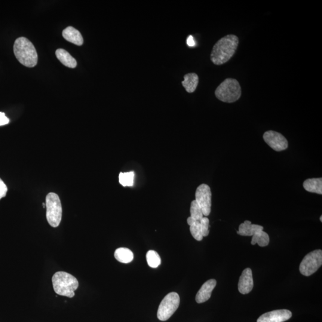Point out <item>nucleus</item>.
I'll list each match as a JSON object with an SVG mask.
<instances>
[{
	"instance_id": "obj_1",
	"label": "nucleus",
	"mask_w": 322,
	"mask_h": 322,
	"mask_svg": "<svg viewBox=\"0 0 322 322\" xmlns=\"http://www.w3.org/2000/svg\"><path fill=\"white\" fill-rule=\"evenodd\" d=\"M239 45L237 36L230 34L224 36L214 44L211 54V60L216 65L228 62L235 53Z\"/></svg>"
},
{
	"instance_id": "obj_2",
	"label": "nucleus",
	"mask_w": 322,
	"mask_h": 322,
	"mask_svg": "<svg viewBox=\"0 0 322 322\" xmlns=\"http://www.w3.org/2000/svg\"><path fill=\"white\" fill-rule=\"evenodd\" d=\"M13 50L15 56L23 66L33 67L38 62V55L34 45L28 39L20 37L15 41Z\"/></svg>"
},
{
	"instance_id": "obj_3",
	"label": "nucleus",
	"mask_w": 322,
	"mask_h": 322,
	"mask_svg": "<svg viewBox=\"0 0 322 322\" xmlns=\"http://www.w3.org/2000/svg\"><path fill=\"white\" fill-rule=\"evenodd\" d=\"M52 283L55 293L69 298L75 296V291L79 287L77 279L64 272H56L52 278Z\"/></svg>"
},
{
	"instance_id": "obj_4",
	"label": "nucleus",
	"mask_w": 322,
	"mask_h": 322,
	"mask_svg": "<svg viewBox=\"0 0 322 322\" xmlns=\"http://www.w3.org/2000/svg\"><path fill=\"white\" fill-rule=\"evenodd\" d=\"M242 90L239 82L234 78H227L215 91L218 99L225 103H234L239 99Z\"/></svg>"
},
{
	"instance_id": "obj_5",
	"label": "nucleus",
	"mask_w": 322,
	"mask_h": 322,
	"mask_svg": "<svg viewBox=\"0 0 322 322\" xmlns=\"http://www.w3.org/2000/svg\"><path fill=\"white\" fill-rule=\"evenodd\" d=\"M47 222L53 228H57L62 220V207L59 196L56 193H49L45 198Z\"/></svg>"
},
{
	"instance_id": "obj_6",
	"label": "nucleus",
	"mask_w": 322,
	"mask_h": 322,
	"mask_svg": "<svg viewBox=\"0 0 322 322\" xmlns=\"http://www.w3.org/2000/svg\"><path fill=\"white\" fill-rule=\"evenodd\" d=\"M180 297L176 293H171L164 297L159 306L157 317L159 320L166 321L176 312L180 305Z\"/></svg>"
},
{
	"instance_id": "obj_7",
	"label": "nucleus",
	"mask_w": 322,
	"mask_h": 322,
	"mask_svg": "<svg viewBox=\"0 0 322 322\" xmlns=\"http://www.w3.org/2000/svg\"><path fill=\"white\" fill-rule=\"evenodd\" d=\"M322 265V251H312L304 258L300 266V272L305 277L314 274Z\"/></svg>"
},
{
	"instance_id": "obj_8",
	"label": "nucleus",
	"mask_w": 322,
	"mask_h": 322,
	"mask_svg": "<svg viewBox=\"0 0 322 322\" xmlns=\"http://www.w3.org/2000/svg\"><path fill=\"white\" fill-rule=\"evenodd\" d=\"M211 195L210 187L206 184H202L195 192V201L201 207L205 217L209 216L211 213Z\"/></svg>"
},
{
	"instance_id": "obj_9",
	"label": "nucleus",
	"mask_w": 322,
	"mask_h": 322,
	"mask_svg": "<svg viewBox=\"0 0 322 322\" xmlns=\"http://www.w3.org/2000/svg\"><path fill=\"white\" fill-rule=\"evenodd\" d=\"M263 139L275 151L280 152L288 148V140L283 135L278 132L272 130L266 131L263 135Z\"/></svg>"
},
{
	"instance_id": "obj_10",
	"label": "nucleus",
	"mask_w": 322,
	"mask_h": 322,
	"mask_svg": "<svg viewBox=\"0 0 322 322\" xmlns=\"http://www.w3.org/2000/svg\"><path fill=\"white\" fill-rule=\"evenodd\" d=\"M292 317V313L288 310H278L266 313L258 319L257 322H284Z\"/></svg>"
},
{
	"instance_id": "obj_11",
	"label": "nucleus",
	"mask_w": 322,
	"mask_h": 322,
	"mask_svg": "<svg viewBox=\"0 0 322 322\" xmlns=\"http://www.w3.org/2000/svg\"><path fill=\"white\" fill-rule=\"evenodd\" d=\"M254 281L253 272L251 269H245L239 279L238 290L242 294H249L253 289Z\"/></svg>"
},
{
	"instance_id": "obj_12",
	"label": "nucleus",
	"mask_w": 322,
	"mask_h": 322,
	"mask_svg": "<svg viewBox=\"0 0 322 322\" xmlns=\"http://www.w3.org/2000/svg\"><path fill=\"white\" fill-rule=\"evenodd\" d=\"M216 285L217 281L215 279H210L205 282L196 294V302L199 304L206 302L211 298V293Z\"/></svg>"
},
{
	"instance_id": "obj_13",
	"label": "nucleus",
	"mask_w": 322,
	"mask_h": 322,
	"mask_svg": "<svg viewBox=\"0 0 322 322\" xmlns=\"http://www.w3.org/2000/svg\"><path fill=\"white\" fill-rule=\"evenodd\" d=\"M62 35L66 41L73 43L76 45L83 44L84 39L81 33L77 29L72 26L67 27L63 30Z\"/></svg>"
},
{
	"instance_id": "obj_14",
	"label": "nucleus",
	"mask_w": 322,
	"mask_h": 322,
	"mask_svg": "<svg viewBox=\"0 0 322 322\" xmlns=\"http://www.w3.org/2000/svg\"><path fill=\"white\" fill-rule=\"evenodd\" d=\"M263 231V227L257 225H253L250 221H245L239 227L238 234L244 236H253L257 232Z\"/></svg>"
},
{
	"instance_id": "obj_15",
	"label": "nucleus",
	"mask_w": 322,
	"mask_h": 322,
	"mask_svg": "<svg viewBox=\"0 0 322 322\" xmlns=\"http://www.w3.org/2000/svg\"><path fill=\"white\" fill-rule=\"evenodd\" d=\"M199 83V76L195 73H189L184 76L182 84L189 93H192L196 90Z\"/></svg>"
},
{
	"instance_id": "obj_16",
	"label": "nucleus",
	"mask_w": 322,
	"mask_h": 322,
	"mask_svg": "<svg viewBox=\"0 0 322 322\" xmlns=\"http://www.w3.org/2000/svg\"><path fill=\"white\" fill-rule=\"evenodd\" d=\"M56 55L57 59L65 66L70 68H75L77 65V62L74 58L64 49H57Z\"/></svg>"
},
{
	"instance_id": "obj_17",
	"label": "nucleus",
	"mask_w": 322,
	"mask_h": 322,
	"mask_svg": "<svg viewBox=\"0 0 322 322\" xmlns=\"http://www.w3.org/2000/svg\"><path fill=\"white\" fill-rule=\"evenodd\" d=\"M304 188L306 191L311 193L322 194V178H315L309 179L305 181L303 183Z\"/></svg>"
},
{
	"instance_id": "obj_18",
	"label": "nucleus",
	"mask_w": 322,
	"mask_h": 322,
	"mask_svg": "<svg viewBox=\"0 0 322 322\" xmlns=\"http://www.w3.org/2000/svg\"><path fill=\"white\" fill-rule=\"evenodd\" d=\"M114 256L116 260L122 263H130L134 259V254L126 248H119L116 250Z\"/></svg>"
},
{
	"instance_id": "obj_19",
	"label": "nucleus",
	"mask_w": 322,
	"mask_h": 322,
	"mask_svg": "<svg viewBox=\"0 0 322 322\" xmlns=\"http://www.w3.org/2000/svg\"><path fill=\"white\" fill-rule=\"evenodd\" d=\"M187 222L190 226V231L193 238L198 241H202L204 237L202 235L200 222L193 219L191 217L188 218Z\"/></svg>"
},
{
	"instance_id": "obj_20",
	"label": "nucleus",
	"mask_w": 322,
	"mask_h": 322,
	"mask_svg": "<svg viewBox=\"0 0 322 322\" xmlns=\"http://www.w3.org/2000/svg\"><path fill=\"white\" fill-rule=\"evenodd\" d=\"M269 236L263 231L258 232L253 236L251 244L253 245L258 244L261 247L268 246L269 244Z\"/></svg>"
},
{
	"instance_id": "obj_21",
	"label": "nucleus",
	"mask_w": 322,
	"mask_h": 322,
	"mask_svg": "<svg viewBox=\"0 0 322 322\" xmlns=\"http://www.w3.org/2000/svg\"><path fill=\"white\" fill-rule=\"evenodd\" d=\"M146 260L148 265L152 268H157L161 263L160 256L153 250H150L147 253Z\"/></svg>"
},
{
	"instance_id": "obj_22",
	"label": "nucleus",
	"mask_w": 322,
	"mask_h": 322,
	"mask_svg": "<svg viewBox=\"0 0 322 322\" xmlns=\"http://www.w3.org/2000/svg\"><path fill=\"white\" fill-rule=\"evenodd\" d=\"M134 172L120 173L119 175V182L122 186L131 187L134 185Z\"/></svg>"
},
{
	"instance_id": "obj_23",
	"label": "nucleus",
	"mask_w": 322,
	"mask_h": 322,
	"mask_svg": "<svg viewBox=\"0 0 322 322\" xmlns=\"http://www.w3.org/2000/svg\"><path fill=\"white\" fill-rule=\"evenodd\" d=\"M190 211H191V217L196 220L200 222L202 218L204 217L202 209L195 200L191 202Z\"/></svg>"
},
{
	"instance_id": "obj_24",
	"label": "nucleus",
	"mask_w": 322,
	"mask_h": 322,
	"mask_svg": "<svg viewBox=\"0 0 322 322\" xmlns=\"http://www.w3.org/2000/svg\"><path fill=\"white\" fill-rule=\"evenodd\" d=\"M209 224L210 220L206 217L202 218L200 221L201 232L203 237H206L209 235Z\"/></svg>"
},
{
	"instance_id": "obj_25",
	"label": "nucleus",
	"mask_w": 322,
	"mask_h": 322,
	"mask_svg": "<svg viewBox=\"0 0 322 322\" xmlns=\"http://www.w3.org/2000/svg\"><path fill=\"white\" fill-rule=\"evenodd\" d=\"M8 191L7 187L3 182L1 179H0V200L2 198H4Z\"/></svg>"
},
{
	"instance_id": "obj_26",
	"label": "nucleus",
	"mask_w": 322,
	"mask_h": 322,
	"mask_svg": "<svg viewBox=\"0 0 322 322\" xmlns=\"http://www.w3.org/2000/svg\"><path fill=\"white\" fill-rule=\"evenodd\" d=\"M9 123V119L5 116V113L0 112V126Z\"/></svg>"
},
{
	"instance_id": "obj_27",
	"label": "nucleus",
	"mask_w": 322,
	"mask_h": 322,
	"mask_svg": "<svg viewBox=\"0 0 322 322\" xmlns=\"http://www.w3.org/2000/svg\"><path fill=\"white\" fill-rule=\"evenodd\" d=\"M187 44H188L189 47H193V46L195 45V39L192 35L189 36V37L187 39Z\"/></svg>"
},
{
	"instance_id": "obj_28",
	"label": "nucleus",
	"mask_w": 322,
	"mask_h": 322,
	"mask_svg": "<svg viewBox=\"0 0 322 322\" xmlns=\"http://www.w3.org/2000/svg\"><path fill=\"white\" fill-rule=\"evenodd\" d=\"M42 205H43V207H44V208L45 207V203H43Z\"/></svg>"
},
{
	"instance_id": "obj_29",
	"label": "nucleus",
	"mask_w": 322,
	"mask_h": 322,
	"mask_svg": "<svg viewBox=\"0 0 322 322\" xmlns=\"http://www.w3.org/2000/svg\"><path fill=\"white\" fill-rule=\"evenodd\" d=\"M321 222H322V216L320 217Z\"/></svg>"
}]
</instances>
